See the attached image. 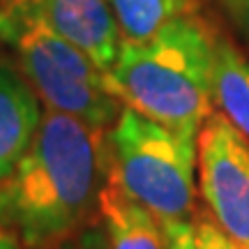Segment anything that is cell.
<instances>
[{
  "label": "cell",
  "instance_id": "4fadbf2b",
  "mask_svg": "<svg viewBox=\"0 0 249 249\" xmlns=\"http://www.w3.org/2000/svg\"><path fill=\"white\" fill-rule=\"evenodd\" d=\"M166 231V249H196L194 222H169L164 224Z\"/></svg>",
  "mask_w": 249,
  "mask_h": 249
},
{
  "label": "cell",
  "instance_id": "5b68a950",
  "mask_svg": "<svg viewBox=\"0 0 249 249\" xmlns=\"http://www.w3.org/2000/svg\"><path fill=\"white\" fill-rule=\"evenodd\" d=\"M198 189L217 226L249 249V136L219 113H210L196 136Z\"/></svg>",
  "mask_w": 249,
  "mask_h": 249
},
{
  "label": "cell",
  "instance_id": "277c9868",
  "mask_svg": "<svg viewBox=\"0 0 249 249\" xmlns=\"http://www.w3.org/2000/svg\"><path fill=\"white\" fill-rule=\"evenodd\" d=\"M118 182L161 224L187 222L196 198V136L123 107L107 132Z\"/></svg>",
  "mask_w": 249,
  "mask_h": 249
},
{
  "label": "cell",
  "instance_id": "8fae6325",
  "mask_svg": "<svg viewBox=\"0 0 249 249\" xmlns=\"http://www.w3.org/2000/svg\"><path fill=\"white\" fill-rule=\"evenodd\" d=\"M37 249H111V247H108L107 231L99 229L97 224L90 222L88 226L79 229L76 233H71L67 238L51 242V245H44V247H37Z\"/></svg>",
  "mask_w": 249,
  "mask_h": 249
},
{
  "label": "cell",
  "instance_id": "9a60e30c",
  "mask_svg": "<svg viewBox=\"0 0 249 249\" xmlns=\"http://www.w3.org/2000/svg\"><path fill=\"white\" fill-rule=\"evenodd\" d=\"M0 249H23V245H21V240L17 235H12L9 231L0 229Z\"/></svg>",
  "mask_w": 249,
  "mask_h": 249
},
{
  "label": "cell",
  "instance_id": "7c38bea8",
  "mask_svg": "<svg viewBox=\"0 0 249 249\" xmlns=\"http://www.w3.org/2000/svg\"><path fill=\"white\" fill-rule=\"evenodd\" d=\"M194 231H196V249H240L217 226L214 219H208V217L196 219Z\"/></svg>",
  "mask_w": 249,
  "mask_h": 249
},
{
  "label": "cell",
  "instance_id": "5bb4252c",
  "mask_svg": "<svg viewBox=\"0 0 249 249\" xmlns=\"http://www.w3.org/2000/svg\"><path fill=\"white\" fill-rule=\"evenodd\" d=\"M222 2L238 21L249 23V0H222Z\"/></svg>",
  "mask_w": 249,
  "mask_h": 249
},
{
  "label": "cell",
  "instance_id": "ba28073f",
  "mask_svg": "<svg viewBox=\"0 0 249 249\" xmlns=\"http://www.w3.org/2000/svg\"><path fill=\"white\" fill-rule=\"evenodd\" d=\"M39 104L28 81L0 62V178L17 166L33 141L44 113Z\"/></svg>",
  "mask_w": 249,
  "mask_h": 249
},
{
  "label": "cell",
  "instance_id": "7a4b0ae2",
  "mask_svg": "<svg viewBox=\"0 0 249 249\" xmlns=\"http://www.w3.org/2000/svg\"><path fill=\"white\" fill-rule=\"evenodd\" d=\"M214 35L192 14L169 21L145 42H120L108 70L123 107L187 136L213 113Z\"/></svg>",
  "mask_w": 249,
  "mask_h": 249
},
{
  "label": "cell",
  "instance_id": "3957f363",
  "mask_svg": "<svg viewBox=\"0 0 249 249\" xmlns=\"http://www.w3.org/2000/svg\"><path fill=\"white\" fill-rule=\"evenodd\" d=\"M0 46L9 49L28 86L51 111L108 132L123 102L108 71L17 0L0 2Z\"/></svg>",
  "mask_w": 249,
  "mask_h": 249
},
{
  "label": "cell",
  "instance_id": "52a82bcc",
  "mask_svg": "<svg viewBox=\"0 0 249 249\" xmlns=\"http://www.w3.org/2000/svg\"><path fill=\"white\" fill-rule=\"evenodd\" d=\"M99 217L111 249H166L164 224L132 194H127L111 171V161L99 192Z\"/></svg>",
  "mask_w": 249,
  "mask_h": 249
},
{
  "label": "cell",
  "instance_id": "9c48e42d",
  "mask_svg": "<svg viewBox=\"0 0 249 249\" xmlns=\"http://www.w3.org/2000/svg\"><path fill=\"white\" fill-rule=\"evenodd\" d=\"M213 97L224 116L249 136V58L224 37H214Z\"/></svg>",
  "mask_w": 249,
  "mask_h": 249
},
{
  "label": "cell",
  "instance_id": "30bf717a",
  "mask_svg": "<svg viewBox=\"0 0 249 249\" xmlns=\"http://www.w3.org/2000/svg\"><path fill=\"white\" fill-rule=\"evenodd\" d=\"M116 17L120 42H145L169 21L192 14L194 0H107Z\"/></svg>",
  "mask_w": 249,
  "mask_h": 249
},
{
  "label": "cell",
  "instance_id": "8992f818",
  "mask_svg": "<svg viewBox=\"0 0 249 249\" xmlns=\"http://www.w3.org/2000/svg\"><path fill=\"white\" fill-rule=\"evenodd\" d=\"M62 37L83 49L102 70H111L120 49V30L107 0H17Z\"/></svg>",
  "mask_w": 249,
  "mask_h": 249
},
{
  "label": "cell",
  "instance_id": "6da1fadb",
  "mask_svg": "<svg viewBox=\"0 0 249 249\" xmlns=\"http://www.w3.org/2000/svg\"><path fill=\"white\" fill-rule=\"evenodd\" d=\"M107 173V132L46 108L17 166L0 178V229L28 249L67 238L99 214Z\"/></svg>",
  "mask_w": 249,
  "mask_h": 249
}]
</instances>
